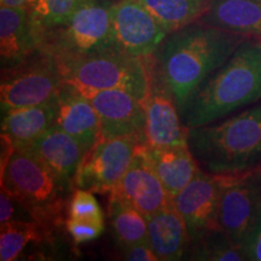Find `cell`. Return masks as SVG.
I'll use <instances>...</instances> for the list:
<instances>
[{
	"mask_svg": "<svg viewBox=\"0 0 261 261\" xmlns=\"http://www.w3.org/2000/svg\"><path fill=\"white\" fill-rule=\"evenodd\" d=\"M188 259L201 261H244L242 247L219 228H210L190 241ZM185 254V255H187Z\"/></svg>",
	"mask_w": 261,
	"mask_h": 261,
	"instance_id": "cell-23",
	"label": "cell"
},
{
	"mask_svg": "<svg viewBox=\"0 0 261 261\" xmlns=\"http://www.w3.org/2000/svg\"><path fill=\"white\" fill-rule=\"evenodd\" d=\"M188 145L205 172L238 174L261 167V100L219 121L189 128Z\"/></svg>",
	"mask_w": 261,
	"mask_h": 261,
	"instance_id": "cell-3",
	"label": "cell"
},
{
	"mask_svg": "<svg viewBox=\"0 0 261 261\" xmlns=\"http://www.w3.org/2000/svg\"><path fill=\"white\" fill-rule=\"evenodd\" d=\"M122 259L130 261H158V256L150 247L149 242L132 244V246L121 248Z\"/></svg>",
	"mask_w": 261,
	"mask_h": 261,
	"instance_id": "cell-31",
	"label": "cell"
},
{
	"mask_svg": "<svg viewBox=\"0 0 261 261\" xmlns=\"http://www.w3.org/2000/svg\"><path fill=\"white\" fill-rule=\"evenodd\" d=\"M261 100V39L246 38L179 110L188 128L223 120Z\"/></svg>",
	"mask_w": 261,
	"mask_h": 261,
	"instance_id": "cell-2",
	"label": "cell"
},
{
	"mask_svg": "<svg viewBox=\"0 0 261 261\" xmlns=\"http://www.w3.org/2000/svg\"><path fill=\"white\" fill-rule=\"evenodd\" d=\"M168 33H173L200 19L211 0H139Z\"/></svg>",
	"mask_w": 261,
	"mask_h": 261,
	"instance_id": "cell-22",
	"label": "cell"
},
{
	"mask_svg": "<svg viewBox=\"0 0 261 261\" xmlns=\"http://www.w3.org/2000/svg\"><path fill=\"white\" fill-rule=\"evenodd\" d=\"M15 220H34L32 215L6 189L0 190V226ZM35 221V220H34Z\"/></svg>",
	"mask_w": 261,
	"mask_h": 261,
	"instance_id": "cell-29",
	"label": "cell"
},
{
	"mask_svg": "<svg viewBox=\"0 0 261 261\" xmlns=\"http://www.w3.org/2000/svg\"><path fill=\"white\" fill-rule=\"evenodd\" d=\"M57 96L47 102L2 113V133L12 140L16 148L31 145L56 122Z\"/></svg>",
	"mask_w": 261,
	"mask_h": 261,
	"instance_id": "cell-18",
	"label": "cell"
},
{
	"mask_svg": "<svg viewBox=\"0 0 261 261\" xmlns=\"http://www.w3.org/2000/svg\"><path fill=\"white\" fill-rule=\"evenodd\" d=\"M3 6H9V8L23 9L32 12L35 9L39 0H0Z\"/></svg>",
	"mask_w": 261,
	"mask_h": 261,
	"instance_id": "cell-32",
	"label": "cell"
},
{
	"mask_svg": "<svg viewBox=\"0 0 261 261\" xmlns=\"http://www.w3.org/2000/svg\"><path fill=\"white\" fill-rule=\"evenodd\" d=\"M260 168H261V167H260Z\"/></svg>",
	"mask_w": 261,
	"mask_h": 261,
	"instance_id": "cell-34",
	"label": "cell"
},
{
	"mask_svg": "<svg viewBox=\"0 0 261 261\" xmlns=\"http://www.w3.org/2000/svg\"><path fill=\"white\" fill-rule=\"evenodd\" d=\"M0 184L47 231L62 224L67 196L74 187L27 146L16 148L0 173Z\"/></svg>",
	"mask_w": 261,
	"mask_h": 261,
	"instance_id": "cell-4",
	"label": "cell"
},
{
	"mask_svg": "<svg viewBox=\"0 0 261 261\" xmlns=\"http://www.w3.org/2000/svg\"><path fill=\"white\" fill-rule=\"evenodd\" d=\"M144 145L152 168L158 174L166 191L173 198L201 171L188 144L149 148Z\"/></svg>",
	"mask_w": 261,
	"mask_h": 261,
	"instance_id": "cell-21",
	"label": "cell"
},
{
	"mask_svg": "<svg viewBox=\"0 0 261 261\" xmlns=\"http://www.w3.org/2000/svg\"><path fill=\"white\" fill-rule=\"evenodd\" d=\"M109 195L110 198L130 204L146 218L173 204L172 197L152 168L143 144L138 145L125 175Z\"/></svg>",
	"mask_w": 261,
	"mask_h": 261,
	"instance_id": "cell-12",
	"label": "cell"
},
{
	"mask_svg": "<svg viewBox=\"0 0 261 261\" xmlns=\"http://www.w3.org/2000/svg\"><path fill=\"white\" fill-rule=\"evenodd\" d=\"M27 148L56 174L74 185V177L86 149L55 123Z\"/></svg>",
	"mask_w": 261,
	"mask_h": 261,
	"instance_id": "cell-17",
	"label": "cell"
},
{
	"mask_svg": "<svg viewBox=\"0 0 261 261\" xmlns=\"http://www.w3.org/2000/svg\"><path fill=\"white\" fill-rule=\"evenodd\" d=\"M246 37L191 23L169 33L156 54L152 71L174 98L179 110L204 80L220 68Z\"/></svg>",
	"mask_w": 261,
	"mask_h": 261,
	"instance_id": "cell-1",
	"label": "cell"
},
{
	"mask_svg": "<svg viewBox=\"0 0 261 261\" xmlns=\"http://www.w3.org/2000/svg\"><path fill=\"white\" fill-rule=\"evenodd\" d=\"M89 0H39L31 12L38 45L45 33L63 25Z\"/></svg>",
	"mask_w": 261,
	"mask_h": 261,
	"instance_id": "cell-26",
	"label": "cell"
},
{
	"mask_svg": "<svg viewBox=\"0 0 261 261\" xmlns=\"http://www.w3.org/2000/svg\"><path fill=\"white\" fill-rule=\"evenodd\" d=\"M255 225H260V226H261V210L259 212V215H257V220H256ZM255 225H254V226H255Z\"/></svg>",
	"mask_w": 261,
	"mask_h": 261,
	"instance_id": "cell-33",
	"label": "cell"
},
{
	"mask_svg": "<svg viewBox=\"0 0 261 261\" xmlns=\"http://www.w3.org/2000/svg\"><path fill=\"white\" fill-rule=\"evenodd\" d=\"M148 58L130 56L115 48L58 67L63 84L85 97L91 98L100 91L123 90L143 102L150 91Z\"/></svg>",
	"mask_w": 261,
	"mask_h": 261,
	"instance_id": "cell-5",
	"label": "cell"
},
{
	"mask_svg": "<svg viewBox=\"0 0 261 261\" xmlns=\"http://www.w3.org/2000/svg\"><path fill=\"white\" fill-rule=\"evenodd\" d=\"M115 48L110 4L98 0L85 3L63 25L45 33L39 42V51L57 64Z\"/></svg>",
	"mask_w": 261,
	"mask_h": 261,
	"instance_id": "cell-6",
	"label": "cell"
},
{
	"mask_svg": "<svg viewBox=\"0 0 261 261\" xmlns=\"http://www.w3.org/2000/svg\"><path fill=\"white\" fill-rule=\"evenodd\" d=\"M68 215H69L68 218H74V219L104 223L102 208L94 198L92 191L84 190V189H76L71 195Z\"/></svg>",
	"mask_w": 261,
	"mask_h": 261,
	"instance_id": "cell-27",
	"label": "cell"
},
{
	"mask_svg": "<svg viewBox=\"0 0 261 261\" xmlns=\"http://www.w3.org/2000/svg\"><path fill=\"white\" fill-rule=\"evenodd\" d=\"M247 260L261 261V226L255 225L241 243Z\"/></svg>",
	"mask_w": 261,
	"mask_h": 261,
	"instance_id": "cell-30",
	"label": "cell"
},
{
	"mask_svg": "<svg viewBox=\"0 0 261 261\" xmlns=\"http://www.w3.org/2000/svg\"><path fill=\"white\" fill-rule=\"evenodd\" d=\"M201 23L261 39V0H211Z\"/></svg>",
	"mask_w": 261,
	"mask_h": 261,
	"instance_id": "cell-20",
	"label": "cell"
},
{
	"mask_svg": "<svg viewBox=\"0 0 261 261\" xmlns=\"http://www.w3.org/2000/svg\"><path fill=\"white\" fill-rule=\"evenodd\" d=\"M230 174H214L201 169L182 190L172 198L173 205L188 226L190 241L215 227L219 197Z\"/></svg>",
	"mask_w": 261,
	"mask_h": 261,
	"instance_id": "cell-11",
	"label": "cell"
},
{
	"mask_svg": "<svg viewBox=\"0 0 261 261\" xmlns=\"http://www.w3.org/2000/svg\"><path fill=\"white\" fill-rule=\"evenodd\" d=\"M109 214L120 247L148 242V218L138 210L126 202L110 198Z\"/></svg>",
	"mask_w": 261,
	"mask_h": 261,
	"instance_id": "cell-24",
	"label": "cell"
},
{
	"mask_svg": "<svg viewBox=\"0 0 261 261\" xmlns=\"http://www.w3.org/2000/svg\"><path fill=\"white\" fill-rule=\"evenodd\" d=\"M142 139L136 136L102 138L86 150L74 177V187L110 194L128 169Z\"/></svg>",
	"mask_w": 261,
	"mask_h": 261,
	"instance_id": "cell-8",
	"label": "cell"
},
{
	"mask_svg": "<svg viewBox=\"0 0 261 261\" xmlns=\"http://www.w3.org/2000/svg\"><path fill=\"white\" fill-rule=\"evenodd\" d=\"M65 227L75 243H86L96 240L103 233L104 223L68 218L65 221Z\"/></svg>",
	"mask_w": 261,
	"mask_h": 261,
	"instance_id": "cell-28",
	"label": "cell"
},
{
	"mask_svg": "<svg viewBox=\"0 0 261 261\" xmlns=\"http://www.w3.org/2000/svg\"><path fill=\"white\" fill-rule=\"evenodd\" d=\"M57 99L58 109L55 122L57 126L74 137L86 150L102 139L99 116L90 98L63 84Z\"/></svg>",
	"mask_w": 261,
	"mask_h": 261,
	"instance_id": "cell-16",
	"label": "cell"
},
{
	"mask_svg": "<svg viewBox=\"0 0 261 261\" xmlns=\"http://www.w3.org/2000/svg\"><path fill=\"white\" fill-rule=\"evenodd\" d=\"M39 52L38 37L31 12L23 9L0 8V60L2 70L31 60Z\"/></svg>",
	"mask_w": 261,
	"mask_h": 261,
	"instance_id": "cell-15",
	"label": "cell"
},
{
	"mask_svg": "<svg viewBox=\"0 0 261 261\" xmlns=\"http://www.w3.org/2000/svg\"><path fill=\"white\" fill-rule=\"evenodd\" d=\"M48 231L34 220H15L0 226V260H17L27 246L40 243Z\"/></svg>",
	"mask_w": 261,
	"mask_h": 261,
	"instance_id": "cell-25",
	"label": "cell"
},
{
	"mask_svg": "<svg viewBox=\"0 0 261 261\" xmlns=\"http://www.w3.org/2000/svg\"><path fill=\"white\" fill-rule=\"evenodd\" d=\"M110 16L116 47L130 56H154L169 34L139 0L110 4Z\"/></svg>",
	"mask_w": 261,
	"mask_h": 261,
	"instance_id": "cell-10",
	"label": "cell"
},
{
	"mask_svg": "<svg viewBox=\"0 0 261 261\" xmlns=\"http://www.w3.org/2000/svg\"><path fill=\"white\" fill-rule=\"evenodd\" d=\"M99 116L102 138L136 136L145 143V108L123 90L100 91L90 98Z\"/></svg>",
	"mask_w": 261,
	"mask_h": 261,
	"instance_id": "cell-14",
	"label": "cell"
},
{
	"mask_svg": "<svg viewBox=\"0 0 261 261\" xmlns=\"http://www.w3.org/2000/svg\"><path fill=\"white\" fill-rule=\"evenodd\" d=\"M143 104L146 115L144 143L146 146L165 148L188 144L189 128L179 116V108L174 98L152 71V65L150 91Z\"/></svg>",
	"mask_w": 261,
	"mask_h": 261,
	"instance_id": "cell-13",
	"label": "cell"
},
{
	"mask_svg": "<svg viewBox=\"0 0 261 261\" xmlns=\"http://www.w3.org/2000/svg\"><path fill=\"white\" fill-rule=\"evenodd\" d=\"M260 210L261 168L230 174L218 202L215 227L241 246L256 224Z\"/></svg>",
	"mask_w": 261,
	"mask_h": 261,
	"instance_id": "cell-9",
	"label": "cell"
},
{
	"mask_svg": "<svg viewBox=\"0 0 261 261\" xmlns=\"http://www.w3.org/2000/svg\"><path fill=\"white\" fill-rule=\"evenodd\" d=\"M148 242L159 260H180L187 254L190 236L184 219L174 205L148 217Z\"/></svg>",
	"mask_w": 261,
	"mask_h": 261,
	"instance_id": "cell-19",
	"label": "cell"
},
{
	"mask_svg": "<svg viewBox=\"0 0 261 261\" xmlns=\"http://www.w3.org/2000/svg\"><path fill=\"white\" fill-rule=\"evenodd\" d=\"M62 85L63 76L56 61L39 51L24 63L2 70V113L47 102L57 96Z\"/></svg>",
	"mask_w": 261,
	"mask_h": 261,
	"instance_id": "cell-7",
	"label": "cell"
}]
</instances>
